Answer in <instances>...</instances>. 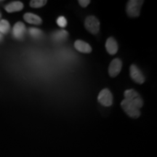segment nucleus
Here are the masks:
<instances>
[{"label":"nucleus","mask_w":157,"mask_h":157,"mask_svg":"<svg viewBox=\"0 0 157 157\" xmlns=\"http://www.w3.org/2000/svg\"><path fill=\"white\" fill-rule=\"evenodd\" d=\"M144 2L142 0H130L127 5L126 12L131 17H136L140 15L141 7Z\"/></svg>","instance_id":"f257e3e1"},{"label":"nucleus","mask_w":157,"mask_h":157,"mask_svg":"<svg viewBox=\"0 0 157 157\" xmlns=\"http://www.w3.org/2000/svg\"><path fill=\"white\" fill-rule=\"evenodd\" d=\"M124 99L131 102L133 105H135L137 109H140V108L143 107V99L141 98L140 95H139L138 93L134 90H125L124 93Z\"/></svg>","instance_id":"f03ea898"},{"label":"nucleus","mask_w":157,"mask_h":157,"mask_svg":"<svg viewBox=\"0 0 157 157\" xmlns=\"http://www.w3.org/2000/svg\"><path fill=\"white\" fill-rule=\"evenodd\" d=\"M121 106L122 108L125 113L129 116V117L133 119H137L140 116V111L135 105L127 101L124 99L121 103Z\"/></svg>","instance_id":"7ed1b4c3"},{"label":"nucleus","mask_w":157,"mask_h":157,"mask_svg":"<svg viewBox=\"0 0 157 157\" xmlns=\"http://www.w3.org/2000/svg\"><path fill=\"white\" fill-rule=\"evenodd\" d=\"M84 26L89 32L93 34H96L99 32L100 30V21L97 17L90 15L85 19Z\"/></svg>","instance_id":"20e7f679"},{"label":"nucleus","mask_w":157,"mask_h":157,"mask_svg":"<svg viewBox=\"0 0 157 157\" xmlns=\"http://www.w3.org/2000/svg\"><path fill=\"white\" fill-rule=\"evenodd\" d=\"M98 101L103 106H111L113 103V95L109 90L104 89L101 90L98 97Z\"/></svg>","instance_id":"39448f33"},{"label":"nucleus","mask_w":157,"mask_h":157,"mask_svg":"<svg viewBox=\"0 0 157 157\" xmlns=\"http://www.w3.org/2000/svg\"><path fill=\"white\" fill-rule=\"evenodd\" d=\"M129 71H130V76L132 80L136 83L139 84H142L145 82V77L143 76L142 72L139 69L138 67L135 65H132L129 68Z\"/></svg>","instance_id":"423d86ee"},{"label":"nucleus","mask_w":157,"mask_h":157,"mask_svg":"<svg viewBox=\"0 0 157 157\" xmlns=\"http://www.w3.org/2000/svg\"><path fill=\"white\" fill-rule=\"evenodd\" d=\"M121 67H122V62H121L120 59H113L109 65V74L110 76H111V77H116L118 74L120 73Z\"/></svg>","instance_id":"0eeeda50"},{"label":"nucleus","mask_w":157,"mask_h":157,"mask_svg":"<svg viewBox=\"0 0 157 157\" xmlns=\"http://www.w3.org/2000/svg\"><path fill=\"white\" fill-rule=\"evenodd\" d=\"M105 48H106L108 53L111 56H113L117 53L118 51V44L114 38L109 37L107 39L106 42H105Z\"/></svg>","instance_id":"6e6552de"},{"label":"nucleus","mask_w":157,"mask_h":157,"mask_svg":"<svg viewBox=\"0 0 157 157\" xmlns=\"http://www.w3.org/2000/svg\"><path fill=\"white\" fill-rule=\"evenodd\" d=\"M74 47L78 52L83 53H90L92 52V48L89 44L82 40H76L74 43Z\"/></svg>","instance_id":"1a4fd4ad"},{"label":"nucleus","mask_w":157,"mask_h":157,"mask_svg":"<svg viewBox=\"0 0 157 157\" xmlns=\"http://www.w3.org/2000/svg\"><path fill=\"white\" fill-rule=\"evenodd\" d=\"M25 25L22 22H17L15 23V25L13 27V36L16 39H21L23 37V35L25 34Z\"/></svg>","instance_id":"9d476101"},{"label":"nucleus","mask_w":157,"mask_h":157,"mask_svg":"<svg viewBox=\"0 0 157 157\" xmlns=\"http://www.w3.org/2000/svg\"><path fill=\"white\" fill-rule=\"evenodd\" d=\"M23 18L27 23L34 25H40L42 23L41 17L33 13H25Z\"/></svg>","instance_id":"9b49d317"},{"label":"nucleus","mask_w":157,"mask_h":157,"mask_svg":"<svg viewBox=\"0 0 157 157\" xmlns=\"http://www.w3.org/2000/svg\"><path fill=\"white\" fill-rule=\"evenodd\" d=\"M23 8V5L21 2H13L10 3L5 7V10L7 13H15L22 10Z\"/></svg>","instance_id":"f8f14e48"},{"label":"nucleus","mask_w":157,"mask_h":157,"mask_svg":"<svg viewBox=\"0 0 157 157\" xmlns=\"http://www.w3.org/2000/svg\"><path fill=\"white\" fill-rule=\"evenodd\" d=\"M68 32L66 31H58L52 34V38L56 42H63L68 37Z\"/></svg>","instance_id":"ddd939ff"},{"label":"nucleus","mask_w":157,"mask_h":157,"mask_svg":"<svg viewBox=\"0 0 157 157\" xmlns=\"http://www.w3.org/2000/svg\"><path fill=\"white\" fill-rule=\"evenodd\" d=\"M10 25L8 21L6 20H2L0 21V32L2 34H7L10 30Z\"/></svg>","instance_id":"4468645a"},{"label":"nucleus","mask_w":157,"mask_h":157,"mask_svg":"<svg viewBox=\"0 0 157 157\" xmlns=\"http://www.w3.org/2000/svg\"><path fill=\"white\" fill-rule=\"evenodd\" d=\"M46 0H32L30 2V6L33 8H40L46 5Z\"/></svg>","instance_id":"2eb2a0df"},{"label":"nucleus","mask_w":157,"mask_h":157,"mask_svg":"<svg viewBox=\"0 0 157 157\" xmlns=\"http://www.w3.org/2000/svg\"><path fill=\"white\" fill-rule=\"evenodd\" d=\"M29 33L34 38H39L42 34V31L36 28H31L29 29Z\"/></svg>","instance_id":"dca6fc26"},{"label":"nucleus","mask_w":157,"mask_h":157,"mask_svg":"<svg viewBox=\"0 0 157 157\" xmlns=\"http://www.w3.org/2000/svg\"><path fill=\"white\" fill-rule=\"evenodd\" d=\"M57 23H58V25L60 27L64 28V27H66V25H67V21L65 18V17L60 16L58 19H57Z\"/></svg>","instance_id":"f3484780"},{"label":"nucleus","mask_w":157,"mask_h":157,"mask_svg":"<svg viewBox=\"0 0 157 157\" xmlns=\"http://www.w3.org/2000/svg\"><path fill=\"white\" fill-rule=\"evenodd\" d=\"M90 3V0H79V1H78V4H79L82 7H86Z\"/></svg>","instance_id":"a211bd4d"},{"label":"nucleus","mask_w":157,"mask_h":157,"mask_svg":"<svg viewBox=\"0 0 157 157\" xmlns=\"http://www.w3.org/2000/svg\"><path fill=\"white\" fill-rule=\"evenodd\" d=\"M0 39H1V34H0Z\"/></svg>","instance_id":"6ab92c4d"},{"label":"nucleus","mask_w":157,"mask_h":157,"mask_svg":"<svg viewBox=\"0 0 157 157\" xmlns=\"http://www.w3.org/2000/svg\"><path fill=\"white\" fill-rule=\"evenodd\" d=\"M0 16H1V15H0Z\"/></svg>","instance_id":"aec40b11"}]
</instances>
